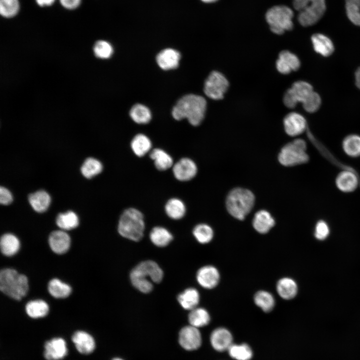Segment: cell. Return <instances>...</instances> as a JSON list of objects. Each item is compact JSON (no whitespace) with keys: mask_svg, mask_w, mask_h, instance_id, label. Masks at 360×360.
Here are the masks:
<instances>
[{"mask_svg":"<svg viewBox=\"0 0 360 360\" xmlns=\"http://www.w3.org/2000/svg\"><path fill=\"white\" fill-rule=\"evenodd\" d=\"M206 108V102L204 97L188 94L177 102L172 108V115L176 120L186 118L192 126H198L204 120Z\"/></svg>","mask_w":360,"mask_h":360,"instance_id":"obj_1","label":"cell"},{"mask_svg":"<svg viewBox=\"0 0 360 360\" xmlns=\"http://www.w3.org/2000/svg\"><path fill=\"white\" fill-rule=\"evenodd\" d=\"M164 272L154 261L142 262L130 272V280L133 286L140 292H150L153 288V283H159L162 280Z\"/></svg>","mask_w":360,"mask_h":360,"instance_id":"obj_2","label":"cell"},{"mask_svg":"<svg viewBox=\"0 0 360 360\" xmlns=\"http://www.w3.org/2000/svg\"><path fill=\"white\" fill-rule=\"evenodd\" d=\"M144 228V216L139 210L132 208H128L120 215L118 230L122 237L138 242L143 237Z\"/></svg>","mask_w":360,"mask_h":360,"instance_id":"obj_3","label":"cell"},{"mask_svg":"<svg viewBox=\"0 0 360 360\" xmlns=\"http://www.w3.org/2000/svg\"><path fill=\"white\" fill-rule=\"evenodd\" d=\"M0 289L9 297L20 300L28 290V278L14 269H3L0 272Z\"/></svg>","mask_w":360,"mask_h":360,"instance_id":"obj_4","label":"cell"},{"mask_svg":"<svg viewBox=\"0 0 360 360\" xmlns=\"http://www.w3.org/2000/svg\"><path fill=\"white\" fill-rule=\"evenodd\" d=\"M254 196L250 190L236 188L228 194L226 207L228 212L239 220H244L251 211L254 203Z\"/></svg>","mask_w":360,"mask_h":360,"instance_id":"obj_5","label":"cell"},{"mask_svg":"<svg viewBox=\"0 0 360 360\" xmlns=\"http://www.w3.org/2000/svg\"><path fill=\"white\" fill-rule=\"evenodd\" d=\"M293 6L298 12V21L304 26L316 23L326 9L325 0H293Z\"/></svg>","mask_w":360,"mask_h":360,"instance_id":"obj_6","label":"cell"},{"mask_svg":"<svg viewBox=\"0 0 360 360\" xmlns=\"http://www.w3.org/2000/svg\"><path fill=\"white\" fill-rule=\"evenodd\" d=\"M306 143L302 138H297L286 144L281 150L278 159L280 162L286 166L304 164L309 160L306 153Z\"/></svg>","mask_w":360,"mask_h":360,"instance_id":"obj_7","label":"cell"},{"mask_svg":"<svg viewBox=\"0 0 360 360\" xmlns=\"http://www.w3.org/2000/svg\"><path fill=\"white\" fill-rule=\"evenodd\" d=\"M293 16V12L290 8L285 6H276L268 10L266 18L271 30L274 34H281L284 31L292 28Z\"/></svg>","mask_w":360,"mask_h":360,"instance_id":"obj_8","label":"cell"},{"mask_svg":"<svg viewBox=\"0 0 360 360\" xmlns=\"http://www.w3.org/2000/svg\"><path fill=\"white\" fill-rule=\"evenodd\" d=\"M313 92V88L308 82L296 81L284 94V104L287 108H293L298 102L302 104Z\"/></svg>","mask_w":360,"mask_h":360,"instance_id":"obj_9","label":"cell"},{"mask_svg":"<svg viewBox=\"0 0 360 360\" xmlns=\"http://www.w3.org/2000/svg\"><path fill=\"white\" fill-rule=\"evenodd\" d=\"M228 85V82L223 74L217 71H213L204 82V92L210 98L221 100L226 92Z\"/></svg>","mask_w":360,"mask_h":360,"instance_id":"obj_10","label":"cell"},{"mask_svg":"<svg viewBox=\"0 0 360 360\" xmlns=\"http://www.w3.org/2000/svg\"><path fill=\"white\" fill-rule=\"evenodd\" d=\"M178 340L179 344L184 349L192 351L200 347L202 339L198 328L190 324L183 327L180 330Z\"/></svg>","mask_w":360,"mask_h":360,"instance_id":"obj_11","label":"cell"},{"mask_svg":"<svg viewBox=\"0 0 360 360\" xmlns=\"http://www.w3.org/2000/svg\"><path fill=\"white\" fill-rule=\"evenodd\" d=\"M357 173L354 168L344 169L336 176L335 184L337 188L344 193L355 191L360 184Z\"/></svg>","mask_w":360,"mask_h":360,"instance_id":"obj_12","label":"cell"},{"mask_svg":"<svg viewBox=\"0 0 360 360\" xmlns=\"http://www.w3.org/2000/svg\"><path fill=\"white\" fill-rule=\"evenodd\" d=\"M198 168L192 159L183 158L172 166L174 176L181 182H187L192 179L196 174Z\"/></svg>","mask_w":360,"mask_h":360,"instance_id":"obj_13","label":"cell"},{"mask_svg":"<svg viewBox=\"0 0 360 360\" xmlns=\"http://www.w3.org/2000/svg\"><path fill=\"white\" fill-rule=\"evenodd\" d=\"M44 356L46 360H61L68 354L66 343L61 338H54L46 342Z\"/></svg>","mask_w":360,"mask_h":360,"instance_id":"obj_14","label":"cell"},{"mask_svg":"<svg viewBox=\"0 0 360 360\" xmlns=\"http://www.w3.org/2000/svg\"><path fill=\"white\" fill-rule=\"evenodd\" d=\"M284 125L286 133L292 136L301 134L307 128L306 118L296 112H291L286 115L284 119Z\"/></svg>","mask_w":360,"mask_h":360,"instance_id":"obj_15","label":"cell"},{"mask_svg":"<svg viewBox=\"0 0 360 360\" xmlns=\"http://www.w3.org/2000/svg\"><path fill=\"white\" fill-rule=\"evenodd\" d=\"M196 278L198 284L202 288L212 289L218 284L220 274L216 268L212 266H205L197 272Z\"/></svg>","mask_w":360,"mask_h":360,"instance_id":"obj_16","label":"cell"},{"mask_svg":"<svg viewBox=\"0 0 360 360\" xmlns=\"http://www.w3.org/2000/svg\"><path fill=\"white\" fill-rule=\"evenodd\" d=\"M300 66V62L298 57L288 50L281 52L276 62L278 70L282 74H288L292 71H296Z\"/></svg>","mask_w":360,"mask_h":360,"instance_id":"obj_17","label":"cell"},{"mask_svg":"<svg viewBox=\"0 0 360 360\" xmlns=\"http://www.w3.org/2000/svg\"><path fill=\"white\" fill-rule=\"evenodd\" d=\"M232 334L228 329L224 328H216L210 336V344L218 352L228 350L232 344Z\"/></svg>","mask_w":360,"mask_h":360,"instance_id":"obj_18","label":"cell"},{"mask_svg":"<svg viewBox=\"0 0 360 360\" xmlns=\"http://www.w3.org/2000/svg\"><path fill=\"white\" fill-rule=\"evenodd\" d=\"M72 340L77 350L82 354H88L94 350L96 347L94 338L84 331L78 330L74 332Z\"/></svg>","mask_w":360,"mask_h":360,"instance_id":"obj_19","label":"cell"},{"mask_svg":"<svg viewBox=\"0 0 360 360\" xmlns=\"http://www.w3.org/2000/svg\"><path fill=\"white\" fill-rule=\"evenodd\" d=\"M48 243L52 250L57 254H63L69 249L70 238L69 235L62 230H55L51 232Z\"/></svg>","mask_w":360,"mask_h":360,"instance_id":"obj_20","label":"cell"},{"mask_svg":"<svg viewBox=\"0 0 360 360\" xmlns=\"http://www.w3.org/2000/svg\"><path fill=\"white\" fill-rule=\"evenodd\" d=\"M180 58V54L178 51L169 48L160 52L156 56V60L161 68L170 70L178 66Z\"/></svg>","mask_w":360,"mask_h":360,"instance_id":"obj_21","label":"cell"},{"mask_svg":"<svg viewBox=\"0 0 360 360\" xmlns=\"http://www.w3.org/2000/svg\"><path fill=\"white\" fill-rule=\"evenodd\" d=\"M314 51L323 56H329L334 52V46L332 42L327 36L316 33L311 37Z\"/></svg>","mask_w":360,"mask_h":360,"instance_id":"obj_22","label":"cell"},{"mask_svg":"<svg viewBox=\"0 0 360 360\" xmlns=\"http://www.w3.org/2000/svg\"><path fill=\"white\" fill-rule=\"evenodd\" d=\"M274 220L271 214L265 210L258 212L254 216L252 226L259 233L266 234L274 226Z\"/></svg>","mask_w":360,"mask_h":360,"instance_id":"obj_23","label":"cell"},{"mask_svg":"<svg viewBox=\"0 0 360 360\" xmlns=\"http://www.w3.org/2000/svg\"><path fill=\"white\" fill-rule=\"evenodd\" d=\"M200 300V294L198 290L194 288L186 289L178 296V300L182 308L189 310L197 307Z\"/></svg>","mask_w":360,"mask_h":360,"instance_id":"obj_24","label":"cell"},{"mask_svg":"<svg viewBox=\"0 0 360 360\" xmlns=\"http://www.w3.org/2000/svg\"><path fill=\"white\" fill-rule=\"evenodd\" d=\"M276 291L283 299L288 300L294 298L298 292L296 282L290 278H280L276 284Z\"/></svg>","mask_w":360,"mask_h":360,"instance_id":"obj_25","label":"cell"},{"mask_svg":"<svg viewBox=\"0 0 360 360\" xmlns=\"http://www.w3.org/2000/svg\"><path fill=\"white\" fill-rule=\"evenodd\" d=\"M150 156L154 161L156 168L159 170H166L173 166L172 157L162 149H153L150 154Z\"/></svg>","mask_w":360,"mask_h":360,"instance_id":"obj_26","label":"cell"},{"mask_svg":"<svg viewBox=\"0 0 360 360\" xmlns=\"http://www.w3.org/2000/svg\"><path fill=\"white\" fill-rule=\"evenodd\" d=\"M51 198L49 194L44 190H40L31 194L28 201L33 209L38 212H45L48 208Z\"/></svg>","mask_w":360,"mask_h":360,"instance_id":"obj_27","label":"cell"},{"mask_svg":"<svg viewBox=\"0 0 360 360\" xmlns=\"http://www.w3.org/2000/svg\"><path fill=\"white\" fill-rule=\"evenodd\" d=\"M342 149L349 157L356 158L360 156V136L350 134L346 136L342 143Z\"/></svg>","mask_w":360,"mask_h":360,"instance_id":"obj_28","label":"cell"},{"mask_svg":"<svg viewBox=\"0 0 360 360\" xmlns=\"http://www.w3.org/2000/svg\"><path fill=\"white\" fill-rule=\"evenodd\" d=\"M152 144L146 135L139 134L135 136L130 142V147L134 153L138 157L145 156L151 150Z\"/></svg>","mask_w":360,"mask_h":360,"instance_id":"obj_29","label":"cell"},{"mask_svg":"<svg viewBox=\"0 0 360 360\" xmlns=\"http://www.w3.org/2000/svg\"><path fill=\"white\" fill-rule=\"evenodd\" d=\"M164 210L167 216L175 220L182 218L186 212V207L184 202L178 198L168 200L165 204Z\"/></svg>","mask_w":360,"mask_h":360,"instance_id":"obj_30","label":"cell"},{"mask_svg":"<svg viewBox=\"0 0 360 360\" xmlns=\"http://www.w3.org/2000/svg\"><path fill=\"white\" fill-rule=\"evenodd\" d=\"M150 238L155 246L164 247L172 242L173 236L166 228L162 226H156L150 231Z\"/></svg>","mask_w":360,"mask_h":360,"instance_id":"obj_31","label":"cell"},{"mask_svg":"<svg viewBox=\"0 0 360 360\" xmlns=\"http://www.w3.org/2000/svg\"><path fill=\"white\" fill-rule=\"evenodd\" d=\"M0 246L2 252L6 256H12L19 250L20 242L18 239L12 234H6L0 238Z\"/></svg>","mask_w":360,"mask_h":360,"instance_id":"obj_32","label":"cell"},{"mask_svg":"<svg viewBox=\"0 0 360 360\" xmlns=\"http://www.w3.org/2000/svg\"><path fill=\"white\" fill-rule=\"evenodd\" d=\"M210 320L208 312L202 308L196 307L190 310L188 316L190 324L198 328L208 325Z\"/></svg>","mask_w":360,"mask_h":360,"instance_id":"obj_33","label":"cell"},{"mask_svg":"<svg viewBox=\"0 0 360 360\" xmlns=\"http://www.w3.org/2000/svg\"><path fill=\"white\" fill-rule=\"evenodd\" d=\"M48 310L49 308L47 303L40 300L30 301L26 306V314L33 318L45 316L48 314Z\"/></svg>","mask_w":360,"mask_h":360,"instance_id":"obj_34","label":"cell"},{"mask_svg":"<svg viewBox=\"0 0 360 360\" xmlns=\"http://www.w3.org/2000/svg\"><path fill=\"white\" fill-rule=\"evenodd\" d=\"M48 290L52 296L57 298H66L72 292V288L69 285L57 278L50 281Z\"/></svg>","mask_w":360,"mask_h":360,"instance_id":"obj_35","label":"cell"},{"mask_svg":"<svg viewBox=\"0 0 360 360\" xmlns=\"http://www.w3.org/2000/svg\"><path fill=\"white\" fill-rule=\"evenodd\" d=\"M255 304L264 312H270L274 306L275 300L270 292L260 290L254 296Z\"/></svg>","mask_w":360,"mask_h":360,"instance_id":"obj_36","label":"cell"},{"mask_svg":"<svg viewBox=\"0 0 360 360\" xmlns=\"http://www.w3.org/2000/svg\"><path fill=\"white\" fill-rule=\"evenodd\" d=\"M132 120L138 124H148L152 118L150 110L145 106L137 104L132 106L130 111Z\"/></svg>","mask_w":360,"mask_h":360,"instance_id":"obj_37","label":"cell"},{"mask_svg":"<svg viewBox=\"0 0 360 360\" xmlns=\"http://www.w3.org/2000/svg\"><path fill=\"white\" fill-rule=\"evenodd\" d=\"M57 226L64 230H70L76 228L79 224L76 214L72 211H68L60 214L56 219Z\"/></svg>","mask_w":360,"mask_h":360,"instance_id":"obj_38","label":"cell"},{"mask_svg":"<svg viewBox=\"0 0 360 360\" xmlns=\"http://www.w3.org/2000/svg\"><path fill=\"white\" fill-rule=\"evenodd\" d=\"M102 168V164L100 161L93 158H88L84 160L80 170L84 177L90 178L100 173Z\"/></svg>","mask_w":360,"mask_h":360,"instance_id":"obj_39","label":"cell"},{"mask_svg":"<svg viewBox=\"0 0 360 360\" xmlns=\"http://www.w3.org/2000/svg\"><path fill=\"white\" fill-rule=\"evenodd\" d=\"M228 351L229 355L236 360H250L252 356V350L246 344H232Z\"/></svg>","mask_w":360,"mask_h":360,"instance_id":"obj_40","label":"cell"},{"mask_svg":"<svg viewBox=\"0 0 360 360\" xmlns=\"http://www.w3.org/2000/svg\"><path fill=\"white\" fill-rule=\"evenodd\" d=\"M192 234L197 241L202 244L210 242L214 236L212 228L208 224H200L195 226Z\"/></svg>","mask_w":360,"mask_h":360,"instance_id":"obj_41","label":"cell"},{"mask_svg":"<svg viewBox=\"0 0 360 360\" xmlns=\"http://www.w3.org/2000/svg\"><path fill=\"white\" fill-rule=\"evenodd\" d=\"M346 10L349 20L360 26V0H346Z\"/></svg>","mask_w":360,"mask_h":360,"instance_id":"obj_42","label":"cell"},{"mask_svg":"<svg viewBox=\"0 0 360 360\" xmlns=\"http://www.w3.org/2000/svg\"><path fill=\"white\" fill-rule=\"evenodd\" d=\"M20 10L18 0H0V14L6 18L15 16Z\"/></svg>","mask_w":360,"mask_h":360,"instance_id":"obj_43","label":"cell"},{"mask_svg":"<svg viewBox=\"0 0 360 360\" xmlns=\"http://www.w3.org/2000/svg\"><path fill=\"white\" fill-rule=\"evenodd\" d=\"M96 56L101 58H110L113 52L112 47L108 42L102 40L97 41L94 47Z\"/></svg>","mask_w":360,"mask_h":360,"instance_id":"obj_44","label":"cell"},{"mask_svg":"<svg viewBox=\"0 0 360 360\" xmlns=\"http://www.w3.org/2000/svg\"><path fill=\"white\" fill-rule=\"evenodd\" d=\"M322 100L320 96L313 92L302 104L304 110L308 112H316L320 108Z\"/></svg>","mask_w":360,"mask_h":360,"instance_id":"obj_45","label":"cell"},{"mask_svg":"<svg viewBox=\"0 0 360 360\" xmlns=\"http://www.w3.org/2000/svg\"><path fill=\"white\" fill-rule=\"evenodd\" d=\"M330 228L324 220H319L316 224L314 231L315 238L320 240H325L329 235Z\"/></svg>","mask_w":360,"mask_h":360,"instance_id":"obj_46","label":"cell"},{"mask_svg":"<svg viewBox=\"0 0 360 360\" xmlns=\"http://www.w3.org/2000/svg\"><path fill=\"white\" fill-rule=\"evenodd\" d=\"M12 201V196L10 192L6 188H0V202L2 204L8 205Z\"/></svg>","mask_w":360,"mask_h":360,"instance_id":"obj_47","label":"cell"},{"mask_svg":"<svg viewBox=\"0 0 360 360\" xmlns=\"http://www.w3.org/2000/svg\"><path fill=\"white\" fill-rule=\"evenodd\" d=\"M81 0H60L61 4L66 8L73 10L78 8Z\"/></svg>","mask_w":360,"mask_h":360,"instance_id":"obj_48","label":"cell"},{"mask_svg":"<svg viewBox=\"0 0 360 360\" xmlns=\"http://www.w3.org/2000/svg\"><path fill=\"white\" fill-rule=\"evenodd\" d=\"M55 0H36V3L40 6H50L53 4Z\"/></svg>","mask_w":360,"mask_h":360,"instance_id":"obj_49","label":"cell"},{"mask_svg":"<svg viewBox=\"0 0 360 360\" xmlns=\"http://www.w3.org/2000/svg\"><path fill=\"white\" fill-rule=\"evenodd\" d=\"M355 82L356 86L360 89V67H359L355 72Z\"/></svg>","mask_w":360,"mask_h":360,"instance_id":"obj_50","label":"cell"},{"mask_svg":"<svg viewBox=\"0 0 360 360\" xmlns=\"http://www.w3.org/2000/svg\"><path fill=\"white\" fill-rule=\"evenodd\" d=\"M202 0L204 2L209 3V2H216L217 0Z\"/></svg>","mask_w":360,"mask_h":360,"instance_id":"obj_51","label":"cell"},{"mask_svg":"<svg viewBox=\"0 0 360 360\" xmlns=\"http://www.w3.org/2000/svg\"><path fill=\"white\" fill-rule=\"evenodd\" d=\"M112 360H124L120 358H114Z\"/></svg>","mask_w":360,"mask_h":360,"instance_id":"obj_52","label":"cell"}]
</instances>
